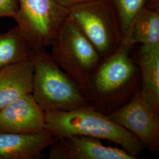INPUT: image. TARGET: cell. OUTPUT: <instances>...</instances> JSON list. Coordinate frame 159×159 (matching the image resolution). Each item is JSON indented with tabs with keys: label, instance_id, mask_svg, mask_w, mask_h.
<instances>
[{
	"label": "cell",
	"instance_id": "1",
	"mask_svg": "<svg viewBox=\"0 0 159 159\" xmlns=\"http://www.w3.org/2000/svg\"><path fill=\"white\" fill-rule=\"evenodd\" d=\"M132 47L123 42L79 86L89 105L107 116L125 105L141 90L140 70L130 57Z\"/></svg>",
	"mask_w": 159,
	"mask_h": 159
},
{
	"label": "cell",
	"instance_id": "2",
	"mask_svg": "<svg viewBox=\"0 0 159 159\" xmlns=\"http://www.w3.org/2000/svg\"><path fill=\"white\" fill-rule=\"evenodd\" d=\"M45 129L56 139L80 135L107 140L136 159L145 148L136 136L90 105L46 111Z\"/></svg>",
	"mask_w": 159,
	"mask_h": 159
},
{
	"label": "cell",
	"instance_id": "3",
	"mask_svg": "<svg viewBox=\"0 0 159 159\" xmlns=\"http://www.w3.org/2000/svg\"><path fill=\"white\" fill-rule=\"evenodd\" d=\"M31 95L42 110H68L89 105L79 85L57 64L46 48L33 50Z\"/></svg>",
	"mask_w": 159,
	"mask_h": 159
},
{
	"label": "cell",
	"instance_id": "4",
	"mask_svg": "<svg viewBox=\"0 0 159 159\" xmlns=\"http://www.w3.org/2000/svg\"><path fill=\"white\" fill-rule=\"evenodd\" d=\"M50 46L55 61L79 86L89 80L102 61L95 47L70 15Z\"/></svg>",
	"mask_w": 159,
	"mask_h": 159
},
{
	"label": "cell",
	"instance_id": "5",
	"mask_svg": "<svg viewBox=\"0 0 159 159\" xmlns=\"http://www.w3.org/2000/svg\"><path fill=\"white\" fill-rule=\"evenodd\" d=\"M69 15L102 60L123 44L118 17L110 0H93L74 6L69 9Z\"/></svg>",
	"mask_w": 159,
	"mask_h": 159
},
{
	"label": "cell",
	"instance_id": "6",
	"mask_svg": "<svg viewBox=\"0 0 159 159\" xmlns=\"http://www.w3.org/2000/svg\"><path fill=\"white\" fill-rule=\"evenodd\" d=\"M14 17L17 26L33 50L51 46L69 16V9L56 0H18Z\"/></svg>",
	"mask_w": 159,
	"mask_h": 159
},
{
	"label": "cell",
	"instance_id": "7",
	"mask_svg": "<svg viewBox=\"0 0 159 159\" xmlns=\"http://www.w3.org/2000/svg\"><path fill=\"white\" fill-rule=\"evenodd\" d=\"M114 123L133 134L145 148L159 151V114L144 100L140 91L121 107L107 115Z\"/></svg>",
	"mask_w": 159,
	"mask_h": 159
},
{
	"label": "cell",
	"instance_id": "8",
	"mask_svg": "<svg viewBox=\"0 0 159 159\" xmlns=\"http://www.w3.org/2000/svg\"><path fill=\"white\" fill-rule=\"evenodd\" d=\"M102 140L85 136L56 139L50 145L49 159H136L121 148L105 146Z\"/></svg>",
	"mask_w": 159,
	"mask_h": 159
},
{
	"label": "cell",
	"instance_id": "9",
	"mask_svg": "<svg viewBox=\"0 0 159 159\" xmlns=\"http://www.w3.org/2000/svg\"><path fill=\"white\" fill-rule=\"evenodd\" d=\"M45 129V112L31 94L0 110V133L31 134Z\"/></svg>",
	"mask_w": 159,
	"mask_h": 159
},
{
	"label": "cell",
	"instance_id": "10",
	"mask_svg": "<svg viewBox=\"0 0 159 159\" xmlns=\"http://www.w3.org/2000/svg\"><path fill=\"white\" fill-rule=\"evenodd\" d=\"M56 139L46 129L31 134L0 133V159H40Z\"/></svg>",
	"mask_w": 159,
	"mask_h": 159
},
{
	"label": "cell",
	"instance_id": "11",
	"mask_svg": "<svg viewBox=\"0 0 159 159\" xmlns=\"http://www.w3.org/2000/svg\"><path fill=\"white\" fill-rule=\"evenodd\" d=\"M33 73L31 57L0 69V110L31 94Z\"/></svg>",
	"mask_w": 159,
	"mask_h": 159
},
{
	"label": "cell",
	"instance_id": "12",
	"mask_svg": "<svg viewBox=\"0 0 159 159\" xmlns=\"http://www.w3.org/2000/svg\"><path fill=\"white\" fill-rule=\"evenodd\" d=\"M141 75L144 100L154 111L159 114V46H141L136 61Z\"/></svg>",
	"mask_w": 159,
	"mask_h": 159
},
{
	"label": "cell",
	"instance_id": "13",
	"mask_svg": "<svg viewBox=\"0 0 159 159\" xmlns=\"http://www.w3.org/2000/svg\"><path fill=\"white\" fill-rule=\"evenodd\" d=\"M33 50L17 25L0 34V69L29 59Z\"/></svg>",
	"mask_w": 159,
	"mask_h": 159
},
{
	"label": "cell",
	"instance_id": "14",
	"mask_svg": "<svg viewBox=\"0 0 159 159\" xmlns=\"http://www.w3.org/2000/svg\"><path fill=\"white\" fill-rule=\"evenodd\" d=\"M131 46H159V11L144 7L138 14L127 43Z\"/></svg>",
	"mask_w": 159,
	"mask_h": 159
},
{
	"label": "cell",
	"instance_id": "15",
	"mask_svg": "<svg viewBox=\"0 0 159 159\" xmlns=\"http://www.w3.org/2000/svg\"><path fill=\"white\" fill-rule=\"evenodd\" d=\"M116 12L123 38L127 43L138 14L145 7L148 0H110Z\"/></svg>",
	"mask_w": 159,
	"mask_h": 159
},
{
	"label": "cell",
	"instance_id": "16",
	"mask_svg": "<svg viewBox=\"0 0 159 159\" xmlns=\"http://www.w3.org/2000/svg\"><path fill=\"white\" fill-rule=\"evenodd\" d=\"M18 9V0H0V18H14Z\"/></svg>",
	"mask_w": 159,
	"mask_h": 159
},
{
	"label": "cell",
	"instance_id": "17",
	"mask_svg": "<svg viewBox=\"0 0 159 159\" xmlns=\"http://www.w3.org/2000/svg\"><path fill=\"white\" fill-rule=\"evenodd\" d=\"M58 4L65 8L70 9L74 6L79 5L81 4L89 2L93 0H56Z\"/></svg>",
	"mask_w": 159,
	"mask_h": 159
}]
</instances>
